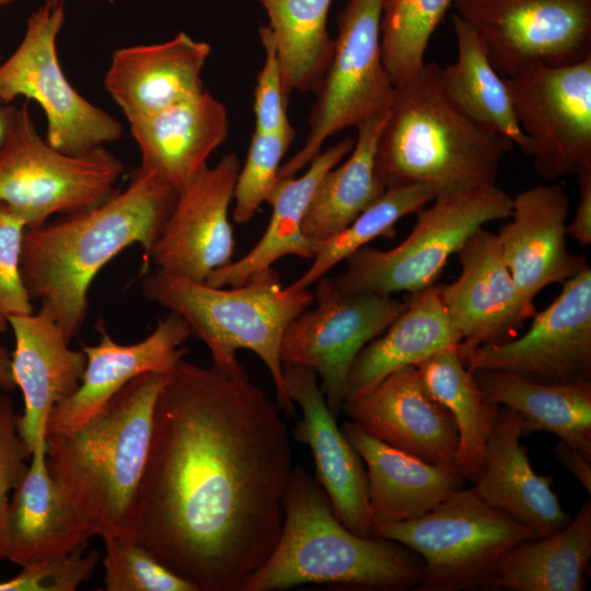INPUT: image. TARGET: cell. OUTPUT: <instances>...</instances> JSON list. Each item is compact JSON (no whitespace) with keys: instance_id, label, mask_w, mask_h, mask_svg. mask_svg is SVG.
Masks as SVG:
<instances>
[{"instance_id":"30bf717a","label":"cell","mask_w":591,"mask_h":591,"mask_svg":"<svg viewBox=\"0 0 591 591\" xmlns=\"http://www.w3.org/2000/svg\"><path fill=\"white\" fill-rule=\"evenodd\" d=\"M383 0H348L337 15L333 54L309 117L302 148L278 171V181L296 176L320 154L332 136L357 127L390 108L394 84L382 61Z\"/></svg>"},{"instance_id":"7c38bea8","label":"cell","mask_w":591,"mask_h":591,"mask_svg":"<svg viewBox=\"0 0 591 591\" xmlns=\"http://www.w3.org/2000/svg\"><path fill=\"white\" fill-rule=\"evenodd\" d=\"M315 283V306L288 325L280 360L282 367L302 366L318 374L326 404L337 417L357 355L391 325L406 302L371 292H343L326 275Z\"/></svg>"},{"instance_id":"cb8c5ba5","label":"cell","mask_w":591,"mask_h":591,"mask_svg":"<svg viewBox=\"0 0 591 591\" xmlns=\"http://www.w3.org/2000/svg\"><path fill=\"white\" fill-rule=\"evenodd\" d=\"M522 436L521 416L501 406L472 490L529 528L535 537H544L561 530L571 518L552 488L553 477L533 470L520 442Z\"/></svg>"},{"instance_id":"f6af8a7d","label":"cell","mask_w":591,"mask_h":591,"mask_svg":"<svg viewBox=\"0 0 591 591\" xmlns=\"http://www.w3.org/2000/svg\"><path fill=\"white\" fill-rule=\"evenodd\" d=\"M0 333V391L11 393L15 390V384L11 371V352L2 344Z\"/></svg>"},{"instance_id":"44dd1931","label":"cell","mask_w":591,"mask_h":591,"mask_svg":"<svg viewBox=\"0 0 591 591\" xmlns=\"http://www.w3.org/2000/svg\"><path fill=\"white\" fill-rule=\"evenodd\" d=\"M9 327L14 336L12 378L24 401L18 431L32 453L45 447L47 418L79 386L86 357L82 349L69 347L70 340L46 306L10 317Z\"/></svg>"},{"instance_id":"603a6c76","label":"cell","mask_w":591,"mask_h":591,"mask_svg":"<svg viewBox=\"0 0 591 591\" xmlns=\"http://www.w3.org/2000/svg\"><path fill=\"white\" fill-rule=\"evenodd\" d=\"M210 51L184 32L164 43L123 47L112 55L104 85L130 123L201 93Z\"/></svg>"},{"instance_id":"7a4b0ae2","label":"cell","mask_w":591,"mask_h":591,"mask_svg":"<svg viewBox=\"0 0 591 591\" xmlns=\"http://www.w3.org/2000/svg\"><path fill=\"white\" fill-rule=\"evenodd\" d=\"M177 196L159 175L138 169L126 189L100 205L25 230L23 283L32 301L50 310L69 340L84 324L95 276L134 244L148 253Z\"/></svg>"},{"instance_id":"d6a6232c","label":"cell","mask_w":591,"mask_h":591,"mask_svg":"<svg viewBox=\"0 0 591 591\" xmlns=\"http://www.w3.org/2000/svg\"><path fill=\"white\" fill-rule=\"evenodd\" d=\"M429 395L452 416L459 434L454 466L464 479L478 477L500 406L480 387L455 348L416 366Z\"/></svg>"},{"instance_id":"b9f144b4","label":"cell","mask_w":591,"mask_h":591,"mask_svg":"<svg viewBox=\"0 0 591 591\" xmlns=\"http://www.w3.org/2000/svg\"><path fill=\"white\" fill-rule=\"evenodd\" d=\"M14 402L9 393L0 395V559L9 555L8 517L10 493L26 473L31 453L18 431Z\"/></svg>"},{"instance_id":"ac0fdd59","label":"cell","mask_w":591,"mask_h":591,"mask_svg":"<svg viewBox=\"0 0 591 591\" xmlns=\"http://www.w3.org/2000/svg\"><path fill=\"white\" fill-rule=\"evenodd\" d=\"M341 412L393 448L431 464L454 465L455 422L429 395L416 366L393 371L372 387L346 397Z\"/></svg>"},{"instance_id":"7bdbcfd3","label":"cell","mask_w":591,"mask_h":591,"mask_svg":"<svg viewBox=\"0 0 591 591\" xmlns=\"http://www.w3.org/2000/svg\"><path fill=\"white\" fill-rule=\"evenodd\" d=\"M578 175L580 199L573 219L566 232L578 243L591 244V164L583 166Z\"/></svg>"},{"instance_id":"e0dca14e","label":"cell","mask_w":591,"mask_h":591,"mask_svg":"<svg viewBox=\"0 0 591 591\" xmlns=\"http://www.w3.org/2000/svg\"><path fill=\"white\" fill-rule=\"evenodd\" d=\"M461 273L440 285L452 323L462 336L461 347L500 344L514 337L536 313L507 267L497 234L476 230L457 251Z\"/></svg>"},{"instance_id":"2e32d148","label":"cell","mask_w":591,"mask_h":591,"mask_svg":"<svg viewBox=\"0 0 591 591\" xmlns=\"http://www.w3.org/2000/svg\"><path fill=\"white\" fill-rule=\"evenodd\" d=\"M240 169L239 158L230 152L178 193L147 253L155 270L205 282L213 270L232 262L235 239L229 207Z\"/></svg>"},{"instance_id":"ab89813d","label":"cell","mask_w":591,"mask_h":591,"mask_svg":"<svg viewBox=\"0 0 591 591\" xmlns=\"http://www.w3.org/2000/svg\"><path fill=\"white\" fill-rule=\"evenodd\" d=\"M25 221L0 201V333L9 328V318L34 312L21 275Z\"/></svg>"},{"instance_id":"ee69618b","label":"cell","mask_w":591,"mask_h":591,"mask_svg":"<svg viewBox=\"0 0 591 591\" xmlns=\"http://www.w3.org/2000/svg\"><path fill=\"white\" fill-rule=\"evenodd\" d=\"M555 454L560 463L591 493V456L577 450L564 441L555 448Z\"/></svg>"},{"instance_id":"4fadbf2b","label":"cell","mask_w":591,"mask_h":591,"mask_svg":"<svg viewBox=\"0 0 591 591\" xmlns=\"http://www.w3.org/2000/svg\"><path fill=\"white\" fill-rule=\"evenodd\" d=\"M505 79L591 57V0H454Z\"/></svg>"},{"instance_id":"74e56055","label":"cell","mask_w":591,"mask_h":591,"mask_svg":"<svg viewBox=\"0 0 591 591\" xmlns=\"http://www.w3.org/2000/svg\"><path fill=\"white\" fill-rule=\"evenodd\" d=\"M106 591H197L132 540L104 537Z\"/></svg>"},{"instance_id":"52a82bcc","label":"cell","mask_w":591,"mask_h":591,"mask_svg":"<svg viewBox=\"0 0 591 591\" xmlns=\"http://www.w3.org/2000/svg\"><path fill=\"white\" fill-rule=\"evenodd\" d=\"M372 535L395 541L424 563L420 591H460L487 587L501 556L535 537L506 512L460 489L414 520L373 522Z\"/></svg>"},{"instance_id":"7dc6e473","label":"cell","mask_w":591,"mask_h":591,"mask_svg":"<svg viewBox=\"0 0 591 591\" xmlns=\"http://www.w3.org/2000/svg\"><path fill=\"white\" fill-rule=\"evenodd\" d=\"M66 0H45V4L57 8L59 5H65Z\"/></svg>"},{"instance_id":"4dcf8cb0","label":"cell","mask_w":591,"mask_h":591,"mask_svg":"<svg viewBox=\"0 0 591 591\" xmlns=\"http://www.w3.org/2000/svg\"><path fill=\"white\" fill-rule=\"evenodd\" d=\"M474 374L495 403L521 416L523 434L551 432L591 456V381L541 383L500 370Z\"/></svg>"},{"instance_id":"6da1fadb","label":"cell","mask_w":591,"mask_h":591,"mask_svg":"<svg viewBox=\"0 0 591 591\" xmlns=\"http://www.w3.org/2000/svg\"><path fill=\"white\" fill-rule=\"evenodd\" d=\"M292 468L278 405L183 358L154 404L131 540L197 591H244L279 538Z\"/></svg>"},{"instance_id":"5b68a950","label":"cell","mask_w":591,"mask_h":591,"mask_svg":"<svg viewBox=\"0 0 591 591\" xmlns=\"http://www.w3.org/2000/svg\"><path fill=\"white\" fill-rule=\"evenodd\" d=\"M282 507L279 538L244 591H280L306 583L372 590L419 586L422 559L395 541L347 529L318 482L301 466L291 471Z\"/></svg>"},{"instance_id":"ffe728a7","label":"cell","mask_w":591,"mask_h":591,"mask_svg":"<svg viewBox=\"0 0 591 591\" xmlns=\"http://www.w3.org/2000/svg\"><path fill=\"white\" fill-rule=\"evenodd\" d=\"M96 329L99 343L82 345L86 357L82 380L70 396L51 409L45 436L83 425L138 375L150 371L167 373L184 358L187 349L183 345L193 335L175 313L161 320L149 336L130 345L115 341L101 322Z\"/></svg>"},{"instance_id":"c3c4849f","label":"cell","mask_w":591,"mask_h":591,"mask_svg":"<svg viewBox=\"0 0 591 591\" xmlns=\"http://www.w3.org/2000/svg\"><path fill=\"white\" fill-rule=\"evenodd\" d=\"M15 0H0V8L3 5H9L13 3ZM0 61H1V53H0Z\"/></svg>"},{"instance_id":"60d3db41","label":"cell","mask_w":591,"mask_h":591,"mask_svg":"<svg viewBox=\"0 0 591 591\" xmlns=\"http://www.w3.org/2000/svg\"><path fill=\"white\" fill-rule=\"evenodd\" d=\"M264 48L265 61L257 74L254 90L255 130L278 132L296 137V131L287 115V96L283 90V78L277 46L273 34L266 25L258 31Z\"/></svg>"},{"instance_id":"4316f807","label":"cell","mask_w":591,"mask_h":591,"mask_svg":"<svg viewBox=\"0 0 591 591\" xmlns=\"http://www.w3.org/2000/svg\"><path fill=\"white\" fill-rule=\"evenodd\" d=\"M45 448L31 453L10 501L8 560L21 567L66 556L95 536L49 475Z\"/></svg>"},{"instance_id":"5bb4252c","label":"cell","mask_w":591,"mask_h":591,"mask_svg":"<svg viewBox=\"0 0 591 591\" xmlns=\"http://www.w3.org/2000/svg\"><path fill=\"white\" fill-rule=\"evenodd\" d=\"M505 80L537 175L556 179L591 164V57Z\"/></svg>"},{"instance_id":"bcb514c9","label":"cell","mask_w":591,"mask_h":591,"mask_svg":"<svg viewBox=\"0 0 591 591\" xmlns=\"http://www.w3.org/2000/svg\"><path fill=\"white\" fill-rule=\"evenodd\" d=\"M8 113H9V104L5 105L0 101V142L2 141L5 130H7Z\"/></svg>"},{"instance_id":"ba28073f","label":"cell","mask_w":591,"mask_h":591,"mask_svg":"<svg viewBox=\"0 0 591 591\" xmlns=\"http://www.w3.org/2000/svg\"><path fill=\"white\" fill-rule=\"evenodd\" d=\"M123 171L121 161L104 147L83 154L53 148L38 135L27 104H9L0 142V201L27 228L100 205L115 193Z\"/></svg>"},{"instance_id":"8992f818","label":"cell","mask_w":591,"mask_h":591,"mask_svg":"<svg viewBox=\"0 0 591 591\" xmlns=\"http://www.w3.org/2000/svg\"><path fill=\"white\" fill-rule=\"evenodd\" d=\"M144 298L181 316L192 334L202 340L213 368L231 378H248L236 358L239 349L255 352L274 381L277 405L287 416L296 406L290 398L280 360L288 325L314 303L306 289L283 287L271 267L236 287H211L153 270L143 277Z\"/></svg>"},{"instance_id":"836d02e7","label":"cell","mask_w":591,"mask_h":591,"mask_svg":"<svg viewBox=\"0 0 591 591\" xmlns=\"http://www.w3.org/2000/svg\"><path fill=\"white\" fill-rule=\"evenodd\" d=\"M451 22L457 59L440 67L444 93L468 118L506 136L529 155L530 141L514 115L505 78L491 65L475 30L456 13L451 16Z\"/></svg>"},{"instance_id":"d4e9b609","label":"cell","mask_w":591,"mask_h":591,"mask_svg":"<svg viewBox=\"0 0 591 591\" xmlns=\"http://www.w3.org/2000/svg\"><path fill=\"white\" fill-rule=\"evenodd\" d=\"M129 125L141 154L139 169L155 173L177 193L207 167L229 130L225 106L207 90Z\"/></svg>"},{"instance_id":"8fae6325","label":"cell","mask_w":591,"mask_h":591,"mask_svg":"<svg viewBox=\"0 0 591 591\" xmlns=\"http://www.w3.org/2000/svg\"><path fill=\"white\" fill-rule=\"evenodd\" d=\"M63 21L65 5L44 3L31 13L21 43L0 63V101L5 105L20 96L35 101L46 116L48 144L83 154L120 138L124 126L67 80L56 48Z\"/></svg>"},{"instance_id":"8d00e7d4","label":"cell","mask_w":591,"mask_h":591,"mask_svg":"<svg viewBox=\"0 0 591 591\" xmlns=\"http://www.w3.org/2000/svg\"><path fill=\"white\" fill-rule=\"evenodd\" d=\"M454 0H383L381 50L383 66L395 85L425 65L431 35Z\"/></svg>"},{"instance_id":"f546056e","label":"cell","mask_w":591,"mask_h":591,"mask_svg":"<svg viewBox=\"0 0 591 591\" xmlns=\"http://www.w3.org/2000/svg\"><path fill=\"white\" fill-rule=\"evenodd\" d=\"M591 558V500L558 532L508 549L487 587L508 591H581Z\"/></svg>"},{"instance_id":"f35d334b","label":"cell","mask_w":591,"mask_h":591,"mask_svg":"<svg viewBox=\"0 0 591 591\" xmlns=\"http://www.w3.org/2000/svg\"><path fill=\"white\" fill-rule=\"evenodd\" d=\"M293 139L278 132L254 130L246 161L240 169L233 192L232 217L236 223L248 222L267 200L278 182L281 160Z\"/></svg>"},{"instance_id":"3957f363","label":"cell","mask_w":591,"mask_h":591,"mask_svg":"<svg viewBox=\"0 0 591 591\" xmlns=\"http://www.w3.org/2000/svg\"><path fill=\"white\" fill-rule=\"evenodd\" d=\"M165 374L138 375L83 425L45 436L49 475L102 538L132 537L135 500Z\"/></svg>"},{"instance_id":"277c9868","label":"cell","mask_w":591,"mask_h":591,"mask_svg":"<svg viewBox=\"0 0 591 591\" xmlns=\"http://www.w3.org/2000/svg\"><path fill=\"white\" fill-rule=\"evenodd\" d=\"M513 142L462 113L447 96L440 66L425 63L394 86L375 151L385 188L419 185L439 197L496 184Z\"/></svg>"},{"instance_id":"9c48e42d","label":"cell","mask_w":591,"mask_h":591,"mask_svg":"<svg viewBox=\"0 0 591 591\" xmlns=\"http://www.w3.org/2000/svg\"><path fill=\"white\" fill-rule=\"evenodd\" d=\"M418 210L409 235L381 251L363 246L333 278L343 292L416 293L436 283L449 258L485 223L510 217L512 197L496 184L439 197Z\"/></svg>"},{"instance_id":"9a60e30c","label":"cell","mask_w":591,"mask_h":591,"mask_svg":"<svg viewBox=\"0 0 591 591\" xmlns=\"http://www.w3.org/2000/svg\"><path fill=\"white\" fill-rule=\"evenodd\" d=\"M456 350L473 372L500 370L551 384L591 381V268L563 282L522 336Z\"/></svg>"},{"instance_id":"d590c367","label":"cell","mask_w":591,"mask_h":591,"mask_svg":"<svg viewBox=\"0 0 591 591\" xmlns=\"http://www.w3.org/2000/svg\"><path fill=\"white\" fill-rule=\"evenodd\" d=\"M433 199L432 192L419 185L386 188L350 224L321 242L312 265L290 287L306 289L372 240L394 236L395 224L399 219L417 212Z\"/></svg>"},{"instance_id":"7402d4cb","label":"cell","mask_w":591,"mask_h":591,"mask_svg":"<svg viewBox=\"0 0 591 591\" xmlns=\"http://www.w3.org/2000/svg\"><path fill=\"white\" fill-rule=\"evenodd\" d=\"M569 199L560 185L538 184L512 198L511 220L498 234L501 253L522 294L534 298L590 267L566 243Z\"/></svg>"},{"instance_id":"f1b7e54d","label":"cell","mask_w":591,"mask_h":591,"mask_svg":"<svg viewBox=\"0 0 591 591\" xmlns=\"http://www.w3.org/2000/svg\"><path fill=\"white\" fill-rule=\"evenodd\" d=\"M461 341L440 285L412 293L402 313L357 355L348 376L347 397L372 387L393 371L455 348Z\"/></svg>"},{"instance_id":"d6986e66","label":"cell","mask_w":591,"mask_h":591,"mask_svg":"<svg viewBox=\"0 0 591 591\" xmlns=\"http://www.w3.org/2000/svg\"><path fill=\"white\" fill-rule=\"evenodd\" d=\"M288 394L301 409L292 436L310 448L317 482L334 513L351 532L371 536L373 519L368 502V478L363 461L338 427L328 408L316 373L302 366L283 367Z\"/></svg>"},{"instance_id":"e575fe53","label":"cell","mask_w":591,"mask_h":591,"mask_svg":"<svg viewBox=\"0 0 591 591\" xmlns=\"http://www.w3.org/2000/svg\"><path fill=\"white\" fill-rule=\"evenodd\" d=\"M266 12L274 36L288 97L293 92L315 93L333 54L327 32L333 0H255Z\"/></svg>"},{"instance_id":"83f0119b","label":"cell","mask_w":591,"mask_h":591,"mask_svg":"<svg viewBox=\"0 0 591 591\" xmlns=\"http://www.w3.org/2000/svg\"><path fill=\"white\" fill-rule=\"evenodd\" d=\"M354 144V138H345L321 151L302 175L279 179L266 200L273 211L260 240L242 258L213 270L205 283L211 287H236L254 274L270 268L283 256L313 259L321 243L310 240L303 233L308 206L318 182L351 151Z\"/></svg>"},{"instance_id":"484cf974","label":"cell","mask_w":591,"mask_h":591,"mask_svg":"<svg viewBox=\"0 0 591 591\" xmlns=\"http://www.w3.org/2000/svg\"><path fill=\"white\" fill-rule=\"evenodd\" d=\"M341 430L367 466L373 522L417 519L463 488L464 478L454 465L428 463L375 439L350 420Z\"/></svg>"},{"instance_id":"1f68e13d","label":"cell","mask_w":591,"mask_h":591,"mask_svg":"<svg viewBox=\"0 0 591 591\" xmlns=\"http://www.w3.org/2000/svg\"><path fill=\"white\" fill-rule=\"evenodd\" d=\"M387 115L389 111L359 124L349 158L318 182L302 225L310 240L321 243L332 237L385 192L375 170V151Z\"/></svg>"}]
</instances>
